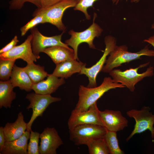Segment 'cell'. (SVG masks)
I'll use <instances>...</instances> for the list:
<instances>
[{
    "label": "cell",
    "mask_w": 154,
    "mask_h": 154,
    "mask_svg": "<svg viewBox=\"0 0 154 154\" xmlns=\"http://www.w3.org/2000/svg\"><path fill=\"white\" fill-rule=\"evenodd\" d=\"M14 87L10 80L0 81V108H10L12 101L16 97Z\"/></svg>",
    "instance_id": "44dd1931"
},
{
    "label": "cell",
    "mask_w": 154,
    "mask_h": 154,
    "mask_svg": "<svg viewBox=\"0 0 154 154\" xmlns=\"http://www.w3.org/2000/svg\"><path fill=\"white\" fill-rule=\"evenodd\" d=\"M69 1H77L78 2L80 0H68Z\"/></svg>",
    "instance_id": "e575fe53"
},
{
    "label": "cell",
    "mask_w": 154,
    "mask_h": 154,
    "mask_svg": "<svg viewBox=\"0 0 154 154\" xmlns=\"http://www.w3.org/2000/svg\"><path fill=\"white\" fill-rule=\"evenodd\" d=\"M3 128L5 142L12 141L19 138L27 129V123L24 120L22 112L19 113L14 122L7 123Z\"/></svg>",
    "instance_id": "e0dca14e"
},
{
    "label": "cell",
    "mask_w": 154,
    "mask_h": 154,
    "mask_svg": "<svg viewBox=\"0 0 154 154\" xmlns=\"http://www.w3.org/2000/svg\"><path fill=\"white\" fill-rule=\"evenodd\" d=\"M14 88L18 87L21 90L31 91L33 83L23 68L17 66L15 64L9 79Z\"/></svg>",
    "instance_id": "d6986e66"
},
{
    "label": "cell",
    "mask_w": 154,
    "mask_h": 154,
    "mask_svg": "<svg viewBox=\"0 0 154 154\" xmlns=\"http://www.w3.org/2000/svg\"><path fill=\"white\" fill-rule=\"evenodd\" d=\"M119 0H117V1H116V3H118V1H119ZM139 0H131V2H135V1H137Z\"/></svg>",
    "instance_id": "836d02e7"
},
{
    "label": "cell",
    "mask_w": 154,
    "mask_h": 154,
    "mask_svg": "<svg viewBox=\"0 0 154 154\" xmlns=\"http://www.w3.org/2000/svg\"><path fill=\"white\" fill-rule=\"evenodd\" d=\"M78 2L62 0L48 7L37 9L44 15L46 23H49L55 26L59 30L64 31L66 28L62 21L64 12L69 8L75 7Z\"/></svg>",
    "instance_id": "ba28073f"
},
{
    "label": "cell",
    "mask_w": 154,
    "mask_h": 154,
    "mask_svg": "<svg viewBox=\"0 0 154 154\" xmlns=\"http://www.w3.org/2000/svg\"><path fill=\"white\" fill-rule=\"evenodd\" d=\"M99 111L97 102L91 105L86 111L77 112L73 110L68 121L69 130L82 124H94L104 126L100 117Z\"/></svg>",
    "instance_id": "30bf717a"
},
{
    "label": "cell",
    "mask_w": 154,
    "mask_h": 154,
    "mask_svg": "<svg viewBox=\"0 0 154 154\" xmlns=\"http://www.w3.org/2000/svg\"><path fill=\"white\" fill-rule=\"evenodd\" d=\"M23 68L29 77L33 84L42 81L49 74L45 70L44 66L34 63L27 64Z\"/></svg>",
    "instance_id": "7402d4cb"
},
{
    "label": "cell",
    "mask_w": 154,
    "mask_h": 154,
    "mask_svg": "<svg viewBox=\"0 0 154 154\" xmlns=\"http://www.w3.org/2000/svg\"><path fill=\"white\" fill-rule=\"evenodd\" d=\"M15 60L0 59V79L5 81L9 80Z\"/></svg>",
    "instance_id": "484cf974"
},
{
    "label": "cell",
    "mask_w": 154,
    "mask_h": 154,
    "mask_svg": "<svg viewBox=\"0 0 154 154\" xmlns=\"http://www.w3.org/2000/svg\"><path fill=\"white\" fill-rule=\"evenodd\" d=\"M125 87L114 81L110 77H105L99 86L92 88L80 85L78 91V100L74 110L77 112L88 110L90 107L109 90Z\"/></svg>",
    "instance_id": "6da1fadb"
},
{
    "label": "cell",
    "mask_w": 154,
    "mask_h": 154,
    "mask_svg": "<svg viewBox=\"0 0 154 154\" xmlns=\"http://www.w3.org/2000/svg\"><path fill=\"white\" fill-rule=\"evenodd\" d=\"M56 65L52 74L58 78L66 79L74 73H79L86 64L74 59L66 60Z\"/></svg>",
    "instance_id": "ac0fdd59"
},
{
    "label": "cell",
    "mask_w": 154,
    "mask_h": 154,
    "mask_svg": "<svg viewBox=\"0 0 154 154\" xmlns=\"http://www.w3.org/2000/svg\"><path fill=\"white\" fill-rule=\"evenodd\" d=\"M62 0H40L41 8H45L52 6Z\"/></svg>",
    "instance_id": "4dcf8cb0"
},
{
    "label": "cell",
    "mask_w": 154,
    "mask_h": 154,
    "mask_svg": "<svg viewBox=\"0 0 154 154\" xmlns=\"http://www.w3.org/2000/svg\"><path fill=\"white\" fill-rule=\"evenodd\" d=\"M40 133L32 130L31 131L29 141L28 144L27 154H39L38 145Z\"/></svg>",
    "instance_id": "4316f807"
},
{
    "label": "cell",
    "mask_w": 154,
    "mask_h": 154,
    "mask_svg": "<svg viewBox=\"0 0 154 154\" xmlns=\"http://www.w3.org/2000/svg\"><path fill=\"white\" fill-rule=\"evenodd\" d=\"M104 42L105 48L103 54L100 60L90 67L87 68L86 66H84L79 73V74H84L88 77L89 82L87 87L92 88L97 86V76L99 73L102 71L106 63L107 56L116 45L115 38L111 36L106 37Z\"/></svg>",
    "instance_id": "9c48e42d"
},
{
    "label": "cell",
    "mask_w": 154,
    "mask_h": 154,
    "mask_svg": "<svg viewBox=\"0 0 154 154\" xmlns=\"http://www.w3.org/2000/svg\"><path fill=\"white\" fill-rule=\"evenodd\" d=\"M86 145L90 154H109V150L104 138L92 139L89 141Z\"/></svg>",
    "instance_id": "603a6c76"
},
{
    "label": "cell",
    "mask_w": 154,
    "mask_h": 154,
    "mask_svg": "<svg viewBox=\"0 0 154 154\" xmlns=\"http://www.w3.org/2000/svg\"><path fill=\"white\" fill-rule=\"evenodd\" d=\"M32 38V35L31 34L21 44L15 46L8 52L0 54V59L16 60L20 59L27 64L34 63L38 58L33 51L31 44Z\"/></svg>",
    "instance_id": "7c38bea8"
},
{
    "label": "cell",
    "mask_w": 154,
    "mask_h": 154,
    "mask_svg": "<svg viewBox=\"0 0 154 154\" xmlns=\"http://www.w3.org/2000/svg\"><path fill=\"white\" fill-rule=\"evenodd\" d=\"M46 80L36 84H33L31 88L38 94L51 95L58 88L64 84V78H59L52 73L49 74Z\"/></svg>",
    "instance_id": "9a60e30c"
},
{
    "label": "cell",
    "mask_w": 154,
    "mask_h": 154,
    "mask_svg": "<svg viewBox=\"0 0 154 154\" xmlns=\"http://www.w3.org/2000/svg\"><path fill=\"white\" fill-rule=\"evenodd\" d=\"M107 131L104 127L100 125H80L69 130L70 139L76 145H86L91 140L104 137Z\"/></svg>",
    "instance_id": "5b68a950"
},
{
    "label": "cell",
    "mask_w": 154,
    "mask_h": 154,
    "mask_svg": "<svg viewBox=\"0 0 154 154\" xmlns=\"http://www.w3.org/2000/svg\"><path fill=\"white\" fill-rule=\"evenodd\" d=\"M116 132L107 130L104 138L110 154H124V152L121 149L119 146Z\"/></svg>",
    "instance_id": "cb8c5ba5"
},
{
    "label": "cell",
    "mask_w": 154,
    "mask_h": 154,
    "mask_svg": "<svg viewBox=\"0 0 154 154\" xmlns=\"http://www.w3.org/2000/svg\"><path fill=\"white\" fill-rule=\"evenodd\" d=\"M144 41L151 44L154 47V35L150 37L147 39L144 40Z\"/></svg>",
    "instance_id": "d6a6232c"
},
{
    "label": "cell",
    "mask_w": 154,
    "mask_h": 154,
    "mask_svg": "<svg viewBox=\"0 0 154 154\" xmlns=\"http://www.w3.org/2000/svg\"><path fill=\"white\" fill-rule=\"evenodd\" d=\"M96 16L94 13L92 24L85 30L76 32L72 30L68 32L71 37L65 41V43L72 48L75 58L78 61L79 60L78 56V49L80 44L83 42L86 43L90 48L95 49V46L93 44L94 39L95 37L100 36L103 31L100 27L94 22Z\"/></svg>",
    "instance_id": "277c9868"
},
{
    "label": "cell",
    "mask_w": 154,
    "mask_h": 154,
    "mask_svg": "<svg viewBox=\"0 0 154 154\" xmlns=\"http://www.w3.org/2000/svg\"><path fill=\"white\" fill-rule=\"evenodd\" d=\"M42 52L50 57L56 64L66 60L76 59L73 49L63 46L48 47L43 50Z\"/></svg>",
    "instance_id": "ffe728a7"
},
{
    "label": "cell",
    "mask_w": 154,
    "mask_h": 154,
    "mask_svg": "<svg viewBox=\"0 0 154 154\" xmlns=\"http://www.w3.org/2000/svg\"><path fill=\"white\" fill-rule=\"evenodd\" d=\"M40 154H56V150L63 143L54 127H47L40 134Z\"/></svg>",
    "instance_id": "4fadbf2b"
},
{
    "label": "cell",
    "mask_w": 154,
    "mask_h": 154,
    "mask_svg": "<svg viewBox=\"0 0 154 154\" xmlns=\"http://www.w3.org/2000/svg\"><path fill=\"white\" fill-rule=\"evenodd\" d=\"M99 115L103 126L107 130L117 132L128 126V120L119 110H100Z\"/></svg>",
    "instance_id": "5bb4252c"
},
{
    "label": "cell",
    "mask_w": 154,
    "mask_h": 154,
    "mask_svg": "<svg viewBox=\"0 0 154 154\" xmlns=\"http://www.w3.org/2000/svg\"><path fill=\"white\" fill-rule=\"evenodd\" d=\"M32 38L31 41L32 49L34 54L40 58V53L44 49L55 46H62L69 48L68 46L61 41L62 36L64 31L60 35L50 37L42 35L38 29L34 27L31 29Z\"/></svg>",
    "instance_id": "8fae6325"
},
{
    "label": "cell",
    "mask_w": 154,
    "mask_h": 154,
    "mask_svg": "<svg viewBox=\"0 0 154 154\" xmlns=\"http://www.w3.org/2000/svg\"><path fill=\"white\" fill-rule=\"evenodd\" d=\"M26 2H29L35 5L38 9L41 8L40 0H12L9 2V8L11 10L21 9Z\"/></svg>",
    "instance_id": "f1b7e54d"
},
{
    "label": "cell",
    "mask_w": 154,
    "mask_h": 154,
    "mask_svg": "<svg viewBox=\"0 0 154 154\" xmlns=\"http://www.w3.org/2000/svg\"><path fill=\"white\" fill-rule=\"evenodd\" d=\"M109 55L101 71L104 73H109L122 64L141 59L143 56L154 57V50L149 49L147 46L138 52H132L128 51L126 45H116Z\"/></svg>",
    "instance_id": "7a4b0ae2"
},
{
    "label": "cell",
    "mask_w": 154,
    "mask_h": 154,
    "mask_svg": "<svg viewBox=\"0 0 154 154\" xmlns=\"http://www.w3.org/2000/svg\"><path fill=\"white\" fill-rule=\"evenodd\" d=\"M19 41L17 35H15L11 41L0 50V54L6 52L10 50L15 46Z\"/></svg>",
    "instance_id": "f546056e"
},
{
    "label": "cell",
    "mask_w": 154,
    "mask_h": 154,
    "mask_svg": "<svg viewBox=\"0 0 154 154\" xmlns=\"http://www.w3.org/2000/svg\"><path fill=\"white\" fill-rule=\"evenodd\" d=\"M97 0H80L74 7V10L82 12L84 13L86 19H90V16L87 12V9L92 6L94 2ZM113 3L116 2L117 0H112Z\"/></svg>",
    "instance_id": "83f0119b"
},
{
    "label": "cell",
    "mask_w": 154,
    "mask_h": 154,
    "mask_svg": "<svg viewBox=\"0 0 154 154\" xmlns=\"http://www.w3.org/2000/svg\"><path fill=\"white\" fill-rule=\"evenodd\" d=\"M31 131L26 130L19 138L11 141H6L0 154H27L28 142Z\"/></svg>",
    "instance_id": "2e32d148"
},
{
    "label": "cell",
    "mask_w": 154,
    "mask_h": 154,
    "mask_svg": "<svg viewBox=\"0 0 154 154\" xmlns=\"http://www.w3.org/2000/svg\"><path fill=\"white\" fill-rule=\"evenodd\" d=\"M26 98L30 102L27 109L31 108L33 113L31 118L27 123V130L31 131V126L35 120L38 116L42 117L46 109L51 103L60 101V98L53 97L51 95H43L32 92L28 94Z\"/></svg>",
    "instance_id": "52a82bcc"
},
{
    "label": "cell",
    "mask_w": 154,
    "mask_h": 154,
    "mask_svg": "<svg viewBox=\"0 0 154 154\" xmlns=\"http://www.w3.org/2000/svg\"><path fill=\"white\" fill-rule=\"evenodd\" d=\"M151 28L154 29V23L152 24L151 26Z\"/></svg>",
    "instance_id": "d590c367"
},
{
    "label": "cell",
    "mask_w": 154,
    "mask_h": 154,
    "mask_svg": "<svg viewBox=\"0 0 154 154\" xmlns=\"http://www.w3.org/2000/svg\"><path fill=\"white\" fill-rule=\"evenodd\" d=\"M33 16L34 17L21 28V36H24L29 30L35 27L37 25L46 23L44 15L37 9L35 10Z\"/></svg>",
    "instance_id": "d4e9b609"
},
{
    "label": "cell",
    "mask_w": 154,
    "mask_h": 154,
    "mask_svg": "<svg viewBox=\"0 0 154 154\" xmlns=\"http://www.w3.org/2000/svg\"><path fill=\"white\" fill-rule=\"evenodd\" d=\"M150 62L140 64L135 68H130L124 71L119 69H114L109 73L113 80L127 87L131 92L135 89V86L139 82L147 77L154 75V68L150 66L146 70L141 73L138 72V70L147 66Z\"/></svg>",
    "instance_id": "3957f363"
},
{
    "label": "cell",
    "mask_w": 154,
    "mask_h": 154,
    "mask_svg": "<svg viewBox=\"0 0 154 154\" xmlns=\"http://www.w3.org/2000/svg\"><path fill=\"white\" fill-rule=\"evenodd\" d=\"M150 109L149 107L144 106L141 110L133 109L127 112V115L135 121L133 130L126 139L127 142L135 134L147 130L150 131L152 138H154V114L149 112Z\"/></svg>",
    "instance_id": "8992f818"
},
{
    "label": "cell",
    "mask_w": 154,
    "mask_h": 154,
    "mask_svg": "<svg viewBox=\"0 0 154 154\" xmlns=\"http://www.w3.org/2000/svg\"><path fill=\"white\" fill-rule=\"evenodd\" d=\"M5 142V137L3 131V128L2 126L0 127V151L3 147Z\"/></svg>",
    "instance_id": "1f68e13d"
}]
</instances>
